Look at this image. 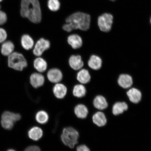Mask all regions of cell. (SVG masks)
<instances>
[{"mask_svg":"<svg viewBox=\"0 0 151 151\" xmlns=\"http://www.w3.org/2000/svg\"><path fill=\"white\" fill-rule=\"evenodd\" d=\"M73 95L77 99H83L86 95L87 90L86 86L82 84H76L72 90Z\"/></svg>","mask_w":151,"mask_h":151,"instance_id":"18","label":"cell"},{"mask_svg":"<svg viewBox=\"0 0 151 151\" xmlns=\"http://www.w3.org/2000/svg\"><path fill=\"white\" fill-rule=\"evenodd\" d=\"M73 113L76 118L84 120L88 117L89 114V109L84 103L77 104L73 108Z\"/></svg>","mask_w":151,"mask_h":151,"instance_id":"11","label":"cell"},{"mask_svg":"<svg viewBox=\"0 0 151 151\" xmlns=\"http://www.w3.org/2000/svg\"><path fill=\"white\" fill-rule=\"evenodd\" d=\"M117 81L119 86L126 90L131 88L133 84V77L127 73H121L119 75Z\"/></svg>","mask_w":151,"mask_h":151,"instance_id":"7","label":"cell"},{"mask_svg":"<svg viewBox=\"0 0 151 151\" xmlns=\"http://www.w3.org/2000/svg\"><path fill=\"white\" fill-rule=\"evenodd\" d=\"M92 122L99 127H103L106 124L107 120L105 113L103 111H97L92 116Z\"/></svg>","mask_w":151,"mask_h":151,"instance_id":"13","label":"cell"},{"mask_svg":"<svg viewBox=\"0 0 151 151\" xmlns=\"http://www.w3.org/2000/svg\"><path fill=\"white\" fill-rule=\"evenodd\" d=\"M34 66L36 70L40 73H42L46 71L47 68V64L43 58H38L34 62Z\"/></svg>","mask_w":151,"mask_h":151,"instance_id":"25","label":"cell"},{"mask_svg":"<svg viewBox=\"0 0 151 151\" xmlns=\"http://www.w3.org/2000/svg\"><path fill=\"white\" fill-rule=\"evenodd\" d=\"M48 6L49 9L52 11L55 12L58 11L60 7L59 0H48Z\"/></svg>","mask_w":151,"mask_h":151,"instance_id":"27","label":"cell"},{"mask_svg":"<svg viewBox=\"0 0 151 151\" xmlns=\"http://www.w3.org/2000/svg\"><path fill=\"white\" fill-rule=\"evenodd\" d=\"M8 151H14V150H9Z\"/></svg>","mask_w":151,"mask_h":151,"instance_id":"32","label":"cell"},{"mask_svg":"<svg viewBox=\"0 0 151 151\" xmlns=\"http://www.w3.org/2000/svg\"><path fill=\"white\" fill-rule=\"evenodd\" d=\"M102 63L101 58L99 56L92 55L90 57L88 62V65L91 69L94 70H98L101 68Z\"/></svg>","mask_w":151,"mask_h":151,"instance_id":"22","label":"cell"},{"mask_svg":"<svg viewBox=\"0 0 151 151\" xmlns=\"http://www.w3.org/2000/svg\"><path fill=\"white\" fill-rule=\"evenodd\" d=\"M113 17L108 13H105L100 16L98 18V24L101 31L107 32L110 31L112 28Z\"/></svg>","mask_w":151,"mask_h":151,"instance_id":"6","label":"cell"},{"mask_svg":"<svg viewBox=\"0 0 151 151\" xmlns=\"http://www.w3.org/2000/svg\"><path fill=\"white\" fill-rule=\"evenodd\" d=\"M66 22L67 23L63 26V29L66 32H70L77 29L86 31L90 28L91 17L86 13L76 12L68 17Z\"/></svg>","mask_w":151,"mask_h":151,"instance_id":"1","label":"cell"},{"mask_svg":"<svg viewBox=\"0 0 151 151\" xmlns=\"http://www.w3.org/2000/svg\"><path fill=\"white\" fill-rule=\"evenodd\" d=\"M2 1H3V0H0V2H1Z\"/></svg>","mask_w":151,"mask_h":151,"instance_id":"33","label":"cell"},{"mask_svg":"<svg viewBox=\"0 0 151 151\" xmlns=\"http://www.w3.org/2000/svg\"><path fill=\"white\" fill-rule=\"evenodd\" d=\"M50 42L48 40L44 38L39 39L34 48V54L37 56H41L45 50L50 48Z\"/></svg>","mask_w":151,"mask_h":151,"instance_id":"10","label":"cell"},{"mask_svg":"<svg viewBox=\"0 0 151 151\" xmlns=\"http://www.w3.org/2000/svg\"><path fill=\"white\" fill-rule=\"evenodd\" d=\"M70 66L75 70H80L84 65L83 62L80 55L71 56L69 61Z\"/></svg>","mask_w":151,"mask_h":151,"instance_id":"21","label":"cell"},{"mask_svg":"<svg viewBox=\"0 0 151 151\" xmlns=\"http://www.w3.org/2000/svg\"><path fill=\"white\" fill-rule=\"evenodd\" d=\"M21 118L19 114L5 111L1 116V125L6 129L10 130L14 127L15 122L18 121Z\"/></svg>","mask_w":151,"mask_h":151,"instance_id":"5","label":"cell"},{"mask_svg":"<svg viewBox=\"0 0 151 151\" xmlns=\"http://www.w3.org/2000/svg\"><path fill=\"white\" fill-rule=\"evenodd\" d=\"M7 37L6 31L3 28H0V43L4 42Z\"/></svg>","mask_w":151,"mask_h":151,"instance_id":"28","label":"cell"},{"mask_svg":"<svg viewBox=\"0 0 151 151\" xmlns=\"http://www.w3.org/2000/svg\"><path fill=\"white\" fill-rule=\"evenodd\" d=\"M47 76L50 82L55 84L61 82L63 78L62 71L57 68L50 70L47 73Z\"/></svg>","mask_w":151,"mask_h":151,"instance_id":"15","label":"cell"},{"mask_svg":"<svg viewBox=\"0 0 151 151\" xmlns=\"http://www.w3.org/2000/svg\"><path fill=\"white\" fill-rule=\"evenodd\" d=\"M68 42L72 48L77 49L82 46L83 41L82 38L78 35H71L68 38Z\"/></svg>","mask_w":151,"mask_h":151,"instance_id":"23","label":"cell"},{"mask_svg":"<svg viewBox=\"0 0 151 151\" xmlns=\"http://www.w3.org/2000/svg\"><path fill=\"white\" fill-rule=\"evenodd\" d=\"M126 93L128 100L132 104L139 103L142 99V93L141 91L134 87H132L127 90Z\"/></svg>","mask_w":151,"mask_h":151,"instance_id":"9","label":"cell"},{"mask_svg":"<svg viewBox=\"0 0 151 151\" xmlns=\"http://www.w3.org/2000/svg\"><path fill=\"white\" fill-rule=\"evenodd\" d=\"M60 139L65 146L73 149L78 144L80 134L78 130L71 126H68L62 129Z\"/></svg>","mask_w":151,"mask_h":151,"instance_id":"3","label":"cell"},{"mask_svg":"<svg viewBox=\"0 0 151 151\" xmlns=\"http://www.w3.org/2000/svg\"><path fill=\"white\" fill-rule=\"evenodd\" d=\"M24 150L26 151H40L41 149L40 147L37 145H32L28 146Z\"/></svg>","mask_w":151,"mask_h":151,"instance_id":"31","label":"cell"},{"mask_svg":"<svg viewBox=\"0 0 151 151\" xmlns=\"http://www.w3.org/2000/svg\"><path fill=\"white\" fill-rule=\"evenodd\" d=\"M52 91L54 97L58 100L65 99L68 92L67 87L65 84L60 82L55 84L52 87Z\"/></svg>","mask_w":151,"mask_h":151,"instance_id":"8","label":"cell"},{"mask_svg":"<svg viewBox=\"0 0 151 151\" xmlns=\"http://www.w3.org/2000/svg\"><path fill=\"white\" fill-rule=\"evenodd\" d=\"M35 118L38 124L45 125L48 123L50 120V116L48 112L44 109L38 111L35 114Z\"/></svg>","mask_w":151,"mask_h":151,"instance_id":"20","label":"cell"},{"mask_svg":"<svg viewBox=\"0 0 151 151\" xmlns=\"http://www.w3.org/2000/svg\"><path fill=\"white\" fill-rule=\"evenodd\" d=\"M7 20L6 14L3 11L0 10V25H3L5 24Z\"/></svg>","mask_w":151,"mask_h":151,"instance_id":"30","label":"cell"},{"mask_svg":"<svg viewBox=\"0 0 151 151\" xmlns=\"http://www.w3.org/2000/svg\"><path fill=\"white\" fill-rule=\"evenodd\" d=\"M21 42L23 48L26 50H31L34 46V41L29 35H24L22 36Z\"/></svg>","mask_w":151,"mask_h":151,"instance_id":"26","label":"cell"},{"mask_svg":"<svg viewBox=\"0 0 151 151\" xmlns=\"http://www.w3.org/2000/svg\"><path fill=\"white\" fill-rule=\"evenodd\" d=\"M76 150L77 151H90L91 150L89 147L87 145L82 143L76 147Z\"/></svg>","mask_w":151,"mask_h":151,"instance_id":"29","label":"cell"},{"mask_svg":"<svg viewBox=\"0 0 151 151\" xmlns=\"http://www.w3.org/2000/svg\"><path fill=\"white\" fill-rule=\"evenodd\" d=\"M0 8H1V5H0Z\"/></svg>","mask_w":151,"mask_h":151,"instance_id":"36","label":"cell"},{"mask_svg":"<svg viewBox=\"0 0 151 151\" xmlns=\"http://www.w3.org/2000/svg\"><path fill=\"white\" fill-rule=\"evenodd\" d=\"M28 135L31 140L37 142L42 138L44 135V132L40 127L35 126L30 128L28 131Z\"/></svg>","mask_w":151,"mask_h":151,"instance_id":"16","label":"cell"},{"mask_svg":"<svg viewBox=\"0 0 151 151\" xmlns=\"http://www.w3.org/2000/svg\"><path fill=\"white\" fill-rule=\"evenodd\" d=\"M76 79L80 83L86 85L91 81V76L88 70L82 69L77 73Z\"/></svg>","mask_w":151,"mask_h":151,"instance_id":"19","label":"cell"},{"mask_svg":"<svg viewBox=\"0 0 151 151\" xmlns=\"http://www.w3.org/2000/svg\"><path fill=\"white\" fill-rule=\"evenodd\" d=\"M150 23H151V18H150Z\"/></svg>","mask_w":151,"mask_h":151,"instance_id":"34","label":"cell"},{"mask_svg":"<svg viewBox=\"0 0 151 151\" xmlns=\"http://www.w3.org/2000/svg\"><path fill=\"white\" fill-rule=\"evenodd\" d=\"M92 105L97 111H103L107 109L109 106L108 101L104 96L98 94L94 97Z\"/></svg>","mask_w":151,"mask_h":151,"instance_id":"12","label":"cell"},{"mask_svg":"<svg viewBox=\"0 0 151 151\" xmlns=\"http://www.w3.org/2000/svg\"><path fill=\"white\" fill-rule=\"evenodd\" d=\"M111 1H114V0H111Z\"/></svg>","mask_w":151,"mask_h":151,"instance_id":"35","label":"cell"},{"mask_svg":"<svg viewBox=\"0 0 151 151\" xmlns=\"http://www.w3.org/2000/svg\"><path fill=\"white\" fill-rule=\"evenodd\" d=\"M20 14L33 23L40 22L42 14L39 0H22L21 4Z\"/></svg>","mask_w":151,"mask_h":151,"instance_id":"2","label":"cell"},{"mask_svg":"<svg viewBox=\"0 0 151 151\" xmlns=\"http://www.w3.org/2000/svg\"><path fill=\"white\" fill-rule=\"evenodd\" d=\"M128 109V105L125 101H118L115 102L112 106V112L114 116L122 114Z\"/></svg>","mask_w":151,"mask_h":151,"instance_id":"17","label":"cell"},{"mask_svg":"<svg viewBox=\"0 0 151 151\" xmlns=\"http://www.w3.org/2000/svg\"><path fill=\"white\" fill-rule=\"evenodd\" d=\"M30 84L34 88L38 89L42 87L45 83V78L44 76L41 73H33L30 77Z\"/></svg>","mask_w":151,"mask_h":151,"instance_id":"14","label":"cell"},{"mask_svg":"<svg viewBox=\"0 0 151 151\" xmlns=\"http://www.w3.org/2000/svg\"><path fill=\"white\" fill-rule=\"evenodd\" d=\"M14 49V43L11 41H8L3 42L1 45V52L5 56H9L12 53Z\"/></svg>","mask_w":151,"mask_h":151,"instance_id":"24","label":"cell"},{"mask_svg":"<svg viewBox=\"0 0 151 151\" xmlns=\"http://www.w3.org/2000/svg\"><path fill=\"white\" fill-rule=\"evenodd\" d=\"M8 65L9 68L15 70L22 71L27 67V63L22 54L15 52L9 56Z\"/></svg>","mask_w":151,"mask_h":151,"instance_id":"4","label":"cell"}]
</instances>
